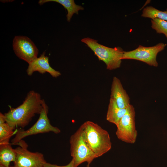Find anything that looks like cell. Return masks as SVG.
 Masks as SVG:
<instances>
[{
	"label": "cell",
	"mask_w": 167,
	"mask_h": 167,
	"mask_svg": "<svg viewBox=\"0 0 167 167\" xmlns=\"http://www.w3.org/2000/svg\"><path fill=\"white\" fill-rule=\"evenodd\" d=\"M81 41L94 52L99 60L105 63L107 69L111 70L120 67L124 52L121 48L107 47L99 44L97 41L89 37L84 38Z\"/></svg>",
	"instance_id": "cell-3"
},
{
	"label": "cell",
	"mask_w": 167,
	"mask_h": 167,
	"mask_svg": "<svg viewBox=\"0 0 167 167\" xmlns=\"http://www.w3.org/2000/svg\"><path fill=\"white\" fill-rule=\"evenodd\" d=\"M81 126L84 139L96 158L110 150L112 143L106 131L90 121L85 122Z\"/></svg>",
	"instance_id": "cell-2"
},
{
	"label": "cell",
	"mask_w": 167,
	"mask_h": 167,
	"mask_svg": "<svg viewBox=\"0 0 167 167\" xmlns=\"http://www.w3.org/2000/svg\"><path fill=\"white\" fill-rule=\"evenodd\" d=\"M151 27L156 33L165 35L167 39V21L159 19L151 20Z\"/></svg>",
	"instance_id": "cell-17"
},
{
	"label": "cell",
	"mask_w": 167,
	"mask_h": 167,
	"mask_svg": "<svg viewBox=\"0 0 167 167\" xmlns=\"http://www.w3.org/2000/svg\"><path fill=\"white\" fill-rule=\"evenodd\" d=\"M14 129L6 122L0 123V144L9 143L11 138L15 133Z\"/></svg>",
	"instance_id": "cell-16"
},
{
	"label": "cell",
	"mask_w": 167,
	"mask_h": 167,
	"mask_svg": "<svg viewBox=\"0 0 167 167\" xmlns=\"http://www.w3.org/2000/svg\"><path fill=\"white\" fill-rule=\"evenodd\" d=\"M115 102L118 107L126 109L130 105V97L124 89L120 80L113 77L111 88L110 98Z\"/></svg>",
	"instance_id": "cell-11"
},
{
	"label": "cell",
	"mask_w": 167,
	"mask_h": 167,
	"mask_svg": "<svg viewBox=\"0 0 167 167\" xmlns=\"http://www.w3.org/2000/svg\"><path fill=\"white\" fill-rule=\"evenodd\" d=\"M0 167H5L4 166H3L2 165H0Z\"/></svg>",
	"instance_id": "cell-20"
},
{
	"label": "cell",
	"mask_w": 167,
	"mask_h": 167,
	"mask_svg": "<svg viewBox=\"0 0 167 167\" xmlns=\"http://www.w3.org/2000/svg\"><path fill=\"white\" fill-rule=\"evenodd\" d=\"M55 2L62 5L66 9L67 14L66 15L67 20L69 22L74 14H78L79 10H83L84 8L81 6L76 5L74 0H40L38 3L42 5L49 2Z\"/></svg>",
	"instance_id": "cell-13"
},
{
	"label": "cell",
	"mask_w": 167,
	"mask_h": 167,
	"mask_svg": "<svg viewBox=\"0 0 167 167\" xmlns=\"http://www.w3.org/2000/svg\"><path fill=\"white\" fill-rule=\"evenodd\" d=\"M70 153L74 161V167H78L84 162L90 164L96 158L84 139L80 126L70 139Z\"/></svg>",
	"instance_id": "cell-5"
},
{
	"label": "cell",
	"mask_w": 167,
	"mask_h": 167,
	"mask_svg": "<svg viewBox=\"0 0 167 167\" xmlns=\"http://www.w3.org/2000/svg\"><path fill=\"white\" fill-rule=\"evenodd\" d=\"M44 167H74V161L72 159L68 164L63 166L58 165L56 164L47 162L45 164Z\"/></svg>",
	"instance_id": "cell-18"
},
{
	"label": "cell",
	"mask_w": 167,
	"mask_h": 167,
	"mask_svg": "<svg viewBox=\"0 0 167 167\" xmlns=\"http://www.w3.org/2000/svg\"><path fill=\"white\" fill-rule=\"evenodd\" d=\"M43 52L38 58H37L28 64L26 72L29 76L37 71L41 74L46 72L49 73L53 77L57 78L61 75L60 72L52 68L49 62V57Z\"/></svg>",
	"instance_id": "cell-10"
},
{
	"label": "cell",
	"mask_w": 167,
	"mask_h": 167,
	"mask_svg": "<svg viewBox=\"0 0 167 167\" xmlns=\"http://www.w3.org/2000/svg\"><path fill=\"white\" fill-rule=\"evenodd\" d=\"M48 107L43 100V109L37 121L32 126L26 130L20 129L17 131L15 137L11 140V143L16 144L23 139L33 135L50 132L55 134L60 133V130L51 124L48 117Z\"/></svg>",
	"instance_id": "cell-4"
},
{
	"label": "cell",
	"mask_w": 167,
	"mask_h": 167,
	"mask_svg": "<svg viewBox=\"0 0 167 167\" xmlns=\"http://www.w3.org/2000/svg\"><path fill=\"white\" fill-rule=\"evenodd\" d=\"M17 144L19 146L14 149L16 154L14 167H44L47 162L43 154L28 150V144L23 140Z\"/></svg>",
	"instance_id": "cell-7"
},
{
	"label": "cell",
	"mask_w": 167,
	"mask_h": 167,
	"mask_svg": "<svg viewBox=\"0 0 167 167\" xmlns=\"http://www.w3.org/2000/svg\"><path fill=\"white\" fill-rule=\"evenodd\" d=\"M127 108H119L114 101L110 98L106 114V120L116 125L126 113Z\"/></svg>",
	"instance_id": "cell-12"
},
{
	"label": "cell",
	"mask_w": 167,
	"mask_h": 167,
	"mask_svg": "<svg viewBox=\"0 0 167 167\" xmlns=\"http://www.w3.org/2000/svg\"><path fill=\"white\" fill-rule=\"evenodd\" d=\"M43 100L39 93L30 91L21 105L15 108H11L4 114L6 122L14 129L16 127H24L36 114H40Z\"/></svg>",
	"instance_id": "cell-1"
},
{
	"label": "cell",
	"mask_w": 167,
	"mask_h": 167,
	"mask_svg": "<svg viewBox=\"0 0 167 167\" xmlns=\"http://www.w3.org/2000/svg\"><path fill=\"white\" fill-rule=\"evenodd\" d=\"M86 167H90V164H88L87 165Z\"/></svg>",
	"instance_id": "cell-19"
},
{
	"label": "cell",
	"mask_w": 167,
	"mask_h": 167,
	"mask_svg": "<svg viewBox=\"0 0 167 167\" xmlns=\"http://www.w3.org/2000/svg\"><path fill=\"white\" fill-rule=\"evenodd\" d=\"M16 154L10 143L0 144V165L9 167L11 162H14Z\"/></svg>",
	"instance_id": "cell-14"
},
{
	"label": "cell",
	"mask_w": 167,
	"mask_h": 167,
	"mask_svg": "<svg viewBox=\"0 0 167 167\" xmlns=\"http://www.w3.org/2000/svg\"><path fill=\"white\" fill-rule=\"evenodd\" d=\"M166 44L159 43L156 45L149 47L140 45L136 49L130 51H125L122 59H132L138 60L155 67L158 66L156 61L158 54L163 50Z\"/></svg>",
	"instance_id": "cell-8"
},
{
	"label": "cell",
	"mask_w": 167,
	"mask_h": 167,
	"mask_svg": "<svg viewBox=\"0 0 167 167\" xmlns=\"http://www.w3.org/2000/svg\"><path fill=\"white\" fill-rule=\"evenodd\" d=\"M9 167H15L14 166H10Z\"/></svg>",
	"instance_id": "cell-21"
},
{
	"label": "cell",
	"mask_w": 167,
	"mask_h": 167,
	"mask_svg": "<svg viewBox=\"0 0 167 167\" xmlns=\"http://www.w3.org/2000/svg\"><path fill=\"white\" fill-rule=\"evenodd\" d=\"M141 16L154 19H159L167 21V9L162 11L152 6H147L143 10Z\"/></svg>",
	"instance_id": "cell-15"
},
{
	"label": "cell",
	"mask_w": 167,
	"mask_h": 167,
	"mask_svg": "<svg viewBox=\"0 0 167 167\" xmlns=\"http://www.w3.org/2000/svg\"><path fill=\"white\" fill-rule=\"evenodd\" d=\"M13 48L17 56L28 64L37 58L39 50L27 36H15L13 40Z\"/></svg>",
	"instance_id": "cell-9"
},
{
	"label": "cell",
	"mask_w": 167,
	"mask_h": 167,
	"mask_svg": "<svg viewBox=\"0 0 167 167\" xmlns=\"http://www.w3.org/2000/svg\"><path fill=\"white\" fill-rule=\"evenodd\" d=\"M135 111L130 104L127 111L116 125V135L118 139L124 142L133 144L136 141L137 132L135 122Z\"/></svg>",
	"instance_id": "cell-6"
}]
</instances>
